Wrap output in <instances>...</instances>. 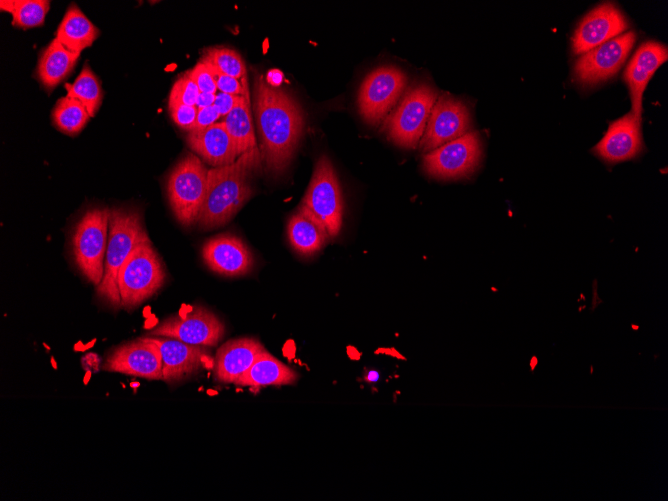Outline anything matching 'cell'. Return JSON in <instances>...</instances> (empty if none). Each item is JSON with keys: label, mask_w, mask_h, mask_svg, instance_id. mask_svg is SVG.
<instances>
[{"label": "cell", "mask_w": 668, "mask_h": 501, "mask_svg": "<svg viewBox=\"0 0 668 501\" xmlns=\"http://www.w3.org/2000/svg\"><path fill=\"white\" fill-rule=\"evenodd\" d=\"M254 109L260 157L268 171L280 173L291 162L303 133L301 107L290 94L259 76L254 87Z\"/></svg>", "instance_id": "6da1fadb"}, {"label": "cell", "mask_w": 668, "mask_h": 501, "mask_svg": "<svg viewBox=\"0 0 668 501\" xmlns=\"http://www.w3.org/2000/svg\"><path fill=\"white\" fill-rule=\"evenodd\" d=\"M257 147L243 153L232 164L208 170L207 193L197 224L210 230L229 222L253 193L252 172L260 163Z\"/></svg>", "instance_id": "7a4b0ae2"}, {"label": "cell", "mask_w": 668, "mask_h": 501, "mask_svg": "<svg viewBox=\"0 0 668 501\" xmlns=\"http://www.w3.org/2000/svg\"><path fill=\"white\" fill-rule=\"evenodd\" d=\"M150 238L137 210L110 209L108 243L102 281L97 286L98 297L114 308L121 307L118 273L131 251Z\"/></svg>", "instance_id": "3957f363"}, {"label": "cell", "mask_w": 668, "mask_h": 501, "mask_svg": "<svg viewBox=\"0 0 668 501\" xmlns=\"http://www.w3.org/2000/svg\"><path fill=\"white\" fill-rule=\"evenodd\" d=\"M299 209L335 238L343 223V197L340 184L328 156L317 160L308 189Z\"/></svg>", "instance_id": "277c9868"}, {"label": "cell", "mask_w": 668, "mask_h": 501, "mask_svg": "<svg viewBox=\"0 0 668 501\" xmlns=\"http://www.w3.org/2000/svg\"><path fill=\"white\" fill-rule=\"evenodd\" d=\"M166 272L151 241L139 243L118 273L121 307L133 309L153 296L164 284Z\"/></svg>", "instance_id": "5b68a950"}, {"label": "cell", "mask_w": 668, "mask_h": 501, "mask_svg": "<svg viewBox=\"0 0 668 501\" xmlns=\"http://www.w3.org/2000/svg\"><path fill=\"white\" fill-rule=\"evenodd\" d=\"M437 97V90L427 83L411 86L385 119L383 131L388 139L403 148H416Z\"/></svg>", "instance_id": "8992f818"}, {"label": "cell", "mask_w": 668, "mask_h": 501, "mask_svg": "<svg viewBox=\"0 0 668 501\" xmlns=\"http://www.w3.org/2000/svg\"><path fill=\"white\" fill-rule=\"evenodd\" d=\"M208 170L195 154L187 153L172 169L167 182L170 207L183 226L197 223L207 193Z\"/></svg>", "instance_id": "52a82bcc"}, {"label": "cell", "mask_w": 668, "mask_h": 501, "mask_svg": "<svg viewBox=\"0 0 668 501\" xmlns=\"http://www.w3.org/2000/svg\"><path fill=\"white\" fill-rule=\"evenodd\" d=\"M110 209H88L77 222L72 237V253L82 275L98 286L104 274Z\"/></svg>", "instance_id": "ba28073f"}, {"label": "cell", "mask_w": 668, "mask_h": 501, "mask_svg": "<svg viewBox=\"0 0 668 501\" xmlns=\"http://www.w3.org/2000/svg\"><path fill=\"white\" fill-rule=\"evenodd\" d=\"M407 85V75L394 66H382L363 80L358 93V110L369 125L377 126L396 105Z\"/></svg>", "instance_id": "9c48e42d"}, {"label": "cell", "mask_w": 668, "mask_h": 501, "mask_svg": "<svg viewBox=\"0 0 668 501\" xmlns=\"http://www.w3.org/2000/svg\"><path fill=\"white\" fill-rule=\"evenodd\" d=\"M481 156L479 134L467 132L426 154L423 168L427 174L438 179H458L475 171Z\"/></svg>", "instance_id": "30bf717a"}, {"label": "cell", "mask_w": 668, "mask_h": 501, "mask_svg": "<svg viewBox=\"0 0 668 501\" xmlns=\"http://www.w3.org/2000/svg\"><path fill=\"white\" fill-rule=\"evenodd\" d=\"M224 333V324L213 312L202 306H194L185 314H176L161 321L149 335L174 338L191 345L214 347Z\"/></svg>", "instance_id": "8fae6325"}, {"label": "cell", "mask_w": 668, "mask_h": 501, "mask_svg": "<svg viewBox=\"0 0 668 501\" xmlns=\"http://www.w3.org/2000/svg\"><path fill=\"white\" fill-rule=\"evenodd\" d=\"M635 41V32L628 31L582 54L574 65L575 79L584 85L610 79L621 69Z\"/></svg>", "instance_id": "7c38bea8"}, {"label": "cell", "mask_w": 668, "mask_h": 501, "mask_svg": "<svg viewBox=\"0 0 668 501\" xmlns=\"http://www.w3.org/2000/svg\"><path fill=\"white\" fill-rule=\"evenodd\" d=\"M470 113L466 104L448 95L435 102L420 140L421 152H431L455 140L470 128Z\"/></svg>", "instance_id": "4fadbf2b"}, {"label": "cell", "mask_w": 668, "mask_h": 501, "mask_svg": "<svg viewBox=\"0 0 668 501\" xmlns=\"http://www.w3.org/2000/svg\"><path fill=\"white\" fill-rule=\"evenodd\" d=\"M629 28V22L620 9L604 2L587 13L572 36V52L582 55L615 38Z\"/></svg>", "instance_id": "5bb4252c"}, {"label": "cell", "mask_w": 668, "mask_h": 501, "mask_svg": "<svg viewBox=\"0 0 668 501\" xmlns=\"http://www.w3.org/2000/svg\"><path fill=\"white\" fill-rule=\"evenodd\" d=\"M162 368L160 350L148 337L115 348L102 366L104 371L119 372L149 380H163Z\"/></svg>", "instance_id": "9a60e30c"}, {"label": "cell", "mask_w": 668, "mask_h": 501, "mask_svg": "<svg viewBox=\"0 0 668 501\" xmlns=\"http://www.w3.org/2000/svg\"><path fill=\"white\" fill-rule=\"evenodd\" d=\"M201 253L208 268L223 276H242L253 268L254 258L250 249L232 234H220L208 239Z\"/></svg>", "instance_id": "2e32d148"}, {"label": "cell", "mask_w": 668, "mask_h": 501, "mask_svg": "<svg viewBox=\"0 0 668 501\" xmlns=\"http://www.w3.org/2000/svg\"><path fill=\"white\" fill-rule=\"evenodd\" d=\"M668 59L667 46L655 41L644 42L626 66L623 79L632 103L631 113L638 119L642 114L643 92L655 71Z\"/></svg>", "instance_id": "e0dca14e"}, {"label": "cell", "mask_w": 668, "mask_h": 501, "mask_svg": "<svg viewBox=\"0 0 668 501\" xmlns=\"http://www.w3.org/2000/svg\"><path fill=\"white\" fill-rule=\"evenodd\" d=\"M642 148L641 119L629 112L610 123L593 152L607 163H618L634 158Z\"/></svg>", "instance_id": "ac0fdd59"}, {"label": "cell", "mask_w": 668, "mask_h": 501, "mask_svg": "<svg viewBox=\"0 0 668 501\" xmlns=\"http://www.w3.org/2000/svg\"><path fill=\"white\" fill-rule=\"evenodd\" d=\"M159 348L162 356L163 380L176 382L205 367L211 360L203 346L191 345L168 337H148Z\"/></svg>", "instance_id": "d6986e66"}, {"label": "cell", "mask_w": 668, "mask_h": 501, "mask_svg": "<svg viewBox=\"0 0 668 501\" xmlns=\"http://www.w3.org/2000/svg\"><path fill=\"white\" fill-rule=\"evenodd\" d=\"M265 351L255 338L242 337L227 341L216 352L213 375L222 383H234Z\"/></svg>", "instance_id": "ffe728a7"}, {"label": "cell", "mask_w": 668, "mask_h": 501, "mask_svg": "<svg viewBox=\"0 0 668 501\" xmlns=\"http://www.w3.org/2000/svg\"><path fill=\"white\" fill-rule=\"evenodd\" d=\"M186 141L189 147L213 168L232 164L238 157L235 144L222 122L205 129L189 131Z\"/></svg>", "instance_id": "44dd1931"}, {"label": "cell", "mask_w": 668, "mask_h": 501, "mask_svg": "<svg viewBox=\"0 0 668 501\" xmlns=\"http://www.w3.org/2000/svg\"><path fill=\"white\" fill-rule=\"evenodd\" d=\"M297 378L293 369L265 350L235 384L250 388L281 386L293 384Z\"/></svg>", "instance_id": "7402d4cb"}, {"label": "cell", "mask_w": 668, "mask_h": 501, "mask_svg": "<svg viewBox=\"0 0 668 501\" xmlns=\"http://www.w3.org/2000/svg\"><path fill=\"white\" fill-rule=\"evenodd\" d=\"M80 53L72 52L54 38L42 52L37 75L40 82L48 90L56 87L73 70Z\"/></svg>", "instance_id": "603a6c76"}, {"label": "cell", "mask_w": 668, "mask_h": 501, "mask_svg": "<svg viewBox=\"0 0 668 501\" xmlns=\"http://www.w3.org/2000/svg\"><path fill=\"white\" fill-rule=\"evenodd\" d=\"M98 35L97 27L75 4H72L57 28L55 38L68 50L81 53L83 49L92 45Z\"/></svg>", "instance_id": "cb8c5ba5"}, {"label": "cell", "mask_w": 668, "mask_h": 501, "mask_svg": "<svg viewBox=\"0 0 668 501\" xmlns=\"http://www.w3.org/2000/svg\"><path fill=\"white\" fill-rule=\"evenodd\" d=\"M287 235L292 248L303 256L318 252L328 239L323 228L299 208L289 219Z\"/></svg>", "instance_id": "d4e9b609"}, {"label": "cell", "mask_w": 668, "mask_h": 501, "mask_svg": "<svg viewBox=\"0 0 668 501\" xmlns=\"http://www.w3.org/2000/svg\"><path fill=\"white\" fill-rule=\"evenodd\" d=\"M238 156L256 147L248 96L242 97L222 121Z\"/></svg>", "instance_id": "484cf974"}, {"label": "cell", "mask_w": 668, "mask_h": 501, "mask_svg": "<svg viewBox=\"0 0 668 501\" xmlns=\"http://www.w3.org/2000/svg\"><path fill=\"white\" fill-rule=\"evenodd\" d=\"M67 96L77 99L86 108L90 117L94 116L102 102L100 83L88 64H85L80 74L72 84H65Z\"/></svg>", "instance_id": "4316f807"}, {"label": "cell", "mask_w": 668, "mask_h": 501, "mask_svg": "<svg viewBox=\"0 0 668 501\" xmlns=\"http://www.w3.org/2000/svg\"><path fill=\"white\" fill-rule=\"evenodd\" d=\"M50 1L46 0H2V11L12 14V25L19 28H32L44 23Z\"/></svg>", "instance_id": "83f0119b"}, {"label": "cell", "mask_w": 668, "mask_h": 501, "mask_svg": "<svg viewBox=\"0 0 668 501\" xmlns=\"http://www.w3.org/2000/svg\"><path fill=\"white\" fill-rule=\"evenodd\" d=\"M89 117L84 105L68 96L60 98L52 111L54 125L68 135L78 134L85 127Z\"/></svg>", "instance_id": "f1b7e54d"}, {"label": "cell", "mask_w": 668, "mask_h": 501, "mask_svg": "<svg viewBox=\"0 0 668 501\" xmlns=\"http://www.w3.org/2000/svg\"><path fill=\"white\" fill-rule=\"evenodd\" d=\"M203 61L217 72L236 79H245L246 67L242 57L234 50L214 47L205 51Z\"/></svg>", "instance_id": "f546056e"}, {"label": "cell", "mask_w": 668, "mask_h": 501, "mask_svg": "<svg viewBox=\"0 0 668 501\" xmlns=\"http://www.w3.org/2000/svg\"><path fill=\"white\" fill-rule=\"evenodd\" d=\"M200 90L188 74L181 76L172 86L169 103L195 106Z\"/></svg>", "instance_id": "4dcf8cb0"}, {"label": "cell", "mask_w": 668, "mask_h": 501, "mask_svg": "<svg viewBox=\"0 0 668 501\" xmlns=\"http://www.w3.org/2000/svg\"><path fill=\"white\" fill-rule=\"evenodd\" d=\"M188 75L196 83L200 92H217L213 71L205 61L200 60L194 68L188 72Z\"/></svg>", "instance_id": "1f68e13d"}, {"label": "cell", "mask_w": 668, "mask_h": 501, "mask_svg": "<svg viewBox=\"0 0 668 501\" xmlns=\"http://www.w3.org/2000/svg\"><path fill=\"white\" fill-rule=\"evenodd\" d=\"M169 112L173 121L181 128L191 131L196 121L198 109L181 103H169Z\"/></svg>", "instance_id": "d6a6232c"}, {"label": "cell", "mask_w": 668, "mask_h": 501, "mask_svg": "<svg viewBox=\"0 0 668 501\" xmlns=\"http://www.w3.org/2000/svg\"><path fill=\"white\" fill-rule=\"evenodd\" d=\"M211 69L214 74L217 90H219L222 93H227L232 95L248 96L244 82H241L239 79L233 78L231 76L221 74L216 70H214L212 67Z\"/></svg>", "instance_id": "836d02e7"}, {"label": "cell", "mask_w": 668, "mask_h": 501, "mask_svg": "<svg viewBox=\"0 0 668 501\" xmlns=\"http://www.w3.org/2000/svg\"><path fill=\"white\" fill-rule=\"evenodd\" d=\"M220 117V114L214 105L199 109L193 130L205 129L213 124Z\"/></svg>", "instance_id": "e575fe53"}, {"label": "cell", "mask_w": 668, "mask_h": 501, "mask_svg": "<svg viewBox=\"0 0 668 501\" xmlns=\"http://www.w3.org/2000/svg\"><path fill=\"white\" fill-rule=\"evenodd\" d=\"M244 96L232 95L227 93H216L214 106L218 110L220 116H226L237 104V102Z\"/></svg>", "instance_id": "d590c367"}, {"label": "cell", "mask_w": 668, "mask_h": 501, "mask_svg": "<svg viewBox=\"0 0 668 501\" xmlns=\"http://www.w3.org/2000/svg\"><path fill=\"white\" fill-rule=\"evenodd\" d=\"M216 93L200 92L195 107L199 110L214 105Z\"/></svg>", "instance_id": "8d00e7d4"}, {"label": "cell", "mask_w": 668, "mask_h": 501, "mask_svg": "<svg viewBox=\"0 0 668 501\" xmlns=\"http://www.w3.org/2000/svg\"><path fill=\"white\" fill-rule=\"evenodd\" d=\"M281 78H282V75L279 72H277V71L271 72V73H269V80H268L270 82L269 84L271 86H276V85L279 84Z\"/></svg>", "instance_id": "74e56055"}, {"label": "cell", "mask_w": 668, "mask_h": 501, "mask_svg": "<svg viewBox=\"0 0 668 501\" xmlns=\"http://www.w3.org/2000/svg\"><path fill=\"white\" fill-rule=\"evenodd\" d=\"M368 379L372 382H376L379 379V374L377 371L372 370L369 372Z\"/></svg>", "instance_id": "f35d334b"}, {"label": "cell", "mask_w": 668, "mask_h": 501, "mask_svg": "<svg viewBox=\"0 0 668 501\" xmlns=\"http://www.w3.org/2000/svg\"><path fill=\"white\" fill-rule=\"evenodd\" d=\"M536 363H537L536 358H533L532 361H531V368H532V370H534V368H535V366H536Z\"/></svg>", "instance_id": "ab89813d"}]
</instances>
